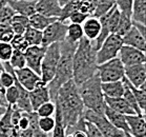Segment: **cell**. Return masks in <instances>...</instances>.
<instances>
[{
  "label": "cell",
  "instance_id": "cell-24",
  "mask_svg": "<svg viewBox=\"0 0 146 137\" xmlns=\"http://www.w3.org/2000/svg\"><path fill=\"white\" fill-rule=\"evenodd\" d=\"M57 19L58 18L46 17L39 13H35L31 17H29V22H30V27H34L36 30L43 31L45 27H48L50 23H53L54 21H56Z\"/></svg>",
  "mask_w": 146,
  "mask_h": 137
},
{
  "label": "cell",
  "instance_id": "cell-28",
  "mask_svg": "<svg viewBox=\"0 0 146 137\" xmlns=\"http://www.w3.org/2000/svg\"><path fill=\"white\" fill-rule=\"evenodd\" d=\"M23 37L27 42L29 47L32 45H41L42 42V31L36 30L32 27H29L24 31Z\"/></svg>",
  "mask_w": 146,
  "mask_h": 137
},
{
  "label": "cell",
  "instance_id": "cell-15",
  "mask_svg": "<svg viewBox=\"0 0 146 137\" xmlns=\"http://www.w3.org/2000/svg\"><path fill=\"white\" fill-rule=\"evenodd\" d=\"M128 133L133 137H145V115H125Z\"/></svg>",
  "mask_w": 146,
  "mask_h": 137
},
{
  "label": "cell",
  "instance_id": "cell-26",
  "mask_svg": "<svg viewBox=\"0 0 146 137\" xmlns=\"http://www.w3.org/2000/svg\"><path fill=\"white\" fill-rule=\"evenodd\" d=\"M10 25L15 35H23L24 31L30 27L29 17L15 14L10 21Z\"/></svg>",
  "mask_w": 146,
  "mask_h": 137
},
{
  "label": "cell",
  "instance_id": "cell-43",
  "mask_svg": "<svg viewBox=\"0 0 146 137\" xmlns=\"http://www.w3.org/2000/svg\"><path fill=\"white\" fill-rule=\"evenodd\" d=\"M10 43L14 50L21 51V52H24L29 47V44L24 39L23 35H14L13 39L11 40Z\"/></svg>",
  "mask_w": 146,
  "mask_h": 137
},
{
  "label": "cell",
  "instance_id": "cell-36",
  "mask_svg": "<svg viewBox=\"0 0 146 137\" xmlns=\"http://www.w3.org/2000/svg\"><path fill=\"white\" fill-rule=\"evenodd\" d=\"M55 111H56L55 102L52 100H48L37 108L35 113L37 114L38 117H47V116H54L55 115Z\"/></svg>",
  "mask_w": 146,
  "mask_h": 137
},
{
  "label": "cell",
  "instance_id": "cell-1",
  "mask_svg": "<svg viewBox=\"0 0 146 137\" xmlns=\"http://www.w3.org/2000/svg\"><path fill=\"white\" fill-rule=\"evenodd\" d=\"M55 104L59 110L65 128L76 124L81 118H83L85 108L80 97L78 86L74 82L73 79L60 87Z\"/></svg>",
  "mask_w": 146,
  "mask_h": 137
},
{
  "label": "cell",
  "instance_id": "cell-16",
  "mask_svg": "<svg viewBox=\"0 0 146 137\" xmlns=\"http://www.w3.org/2000/svg\"><path fill=\"white\" fill-rule=\"evenodd\" d=\"M36 13L46 17L59 18L61 14V5L59 4L58 0H37Z\"/></svg>",
  "mask_w": 146,
  "mask_h": 137
},
{
  "label": "cell",
  "instance_id": "cell-41",
  "mask_svg": "<svg viewBox=\"0 0 146 137\" xmlns=\"http://www.w3.org/2000/svg\"><path fill=\"white\" fill-rule=\"evenodd\" d=\"M15 14L16 13L9 4L0 5V23H10L11 19Z\"/></svg>",
  "mask_w": 146,
  "mask_h": 137
},
{
  "label": "cell",
  "instance_id": "cell-20",
  "mask_svg": "<svg viewBox=\"0 0 146 137\" xmlns=\"http://www.w3.org/2000/svg\"><path fill=\"white\" fill-rule=\"evenodd\" d=\"M105 104L107 107L110 108L111 110L119 112L123 115H133L136 114L135 111L130 108V106L127 104V101L123 97H117V98H110V97L104 96Z\"/></svg>",
  "mask_w": 146,
  "mask_h": 137
},
{
  "label": "cell",
  "instance_id": "cell-31",
  "mask_svg": "<svg viewBox=\"0 0 146 137\" xmlns=\"http://www.w3.org/2000/svg\"><path fill=\"white\" fill-rule=\"evenodd\" d=\"M116 5V0H97L93 16L100 18L110 12Z\"/></svg>",
  "mask_w": 146,
  "mask_h": 137
},
{
  "label": "cell",
  "instance_id": "cell-3",
  "mask_svg": "<svg viewBox=\"0 0 146 137\" xmlns=\"http://www.w3.org/2000/svg\"><path fill=\"white\" fill-rule=\"evenodd\" d=\"M78 42H70L66 38L60 42V59L57 65L55 76L46 84L50 92V100H56L60 87L73 79V57Z\"/></svg>",
  "mask_w": 146,
  "mask_h": 137
},
{
  "label": "cell",
  "instance_id": "cell-14",
  "mask_svg": "<svg viewBox=\"0 0 146 137\" xmlns=\"http://www.w3.org/2000/svg\"><path fill=\"white\" fill-rule=\"evenodd\" d=\"M14 74H15L17 81L27 91L33 90L37 86V84L41 80L40 75L36 74L27 67H24L19 70H14Z\"/></svg>",
  "mask_w": 146,
  "mask_h": 137
},
{
  "label": "cell",
  "instance_id": "cell-48",
  "mask_svg": "<svg viewBox=\"0 0 146 137\" xmlns=\"http://www.w3.org/2000/svg\"><path fill=\"white\" fill-rule=\"evenodd\" d=\"M7 107H2V106H0V118H1V116H2V115L5 113V111H7Z\"/></svg>",
  "mask_w": 146,
  "mask_h": 137
},
{
  "label": "cell",
  "instance_id": "cell-17",
  "mask_svg": "<svg viewBox=\"0 0 146 137\" xmlns=\"http://www.w3.org/2000/svg\"><path fill=\"white\" fill-rule=\"evenodd\" d=\"M122 41L124 45H129L135 49L145 52L146 49V37L143 36L136 27H131L130 30L122 37Z\"/></svg>",
  "mask_w": 146,
  "mask_h": 137
},
{
  "label": "cell",
  "instance_id": "cell-29",
  "mask_svg": "<svg viewBox=\"0 0 146 137\" xmlns=\"http://www.w3.org/2000/svg\"><path fill=\"white\" fill-rule=\"evenodd\" d=\"M84 37L83 34L82 24L78 23H67V30H66V38L67 40L70 42H79L81 39Z\"/></svg>",
  "mask_w": 146,
  "mask_h": 137
},
{
  "label": "cell",
  "instance_id": "cell-42",
  "mask_svg": "<svg viewBox=\"0 0 146 137\" xmlns=\"http://www.w3.org/2000/svg\"><path fill=\"white\" fill-rule=\"evenodd\" d=\"M13 47L10 42H2L0 41V60L2 62H7L10 60L11 56L13 54Z\"/></svg>",
  "mask_w": 146,
  "mask_h": 137
},
{
  "label": "cell",
  "instance_id": "cell-51",
  "mask_svg": "<svg viewBox=\"0 0 146 137\" xmlns=\"http://www.w3.org/2000/svg\"><path fill=\"white\" fill-rule=\"evenodd\" d=\"M4 71V67H3V62L0 60V72H3Z\"/></svg>",
  "mask_w": 146,
  "mask_h": 137
},
{
  "label": "cell",
  "instance_id": "cell-6",
  "mask_svg": "<svg viewBox=\"0 0 146 137\" xmlns=\"http://www.w3.org/2000/svg\"><path fill=\"white\" fill-rule=\"evenodd\" d=\"M83 117L86 121L93 124L104 137H122L124 133L123 131L117 129L115 126L110 124L106 116L102 113H97L92 110H85Z\"/></svg>",
  "mask_w": 146,
  "mask_h": 137
},
{
  "label": "cell",
  "instance_id": "cell-52",
  "mask_svg": "<svg viewBox=\"0 0 146 137\" xmlns=\"http://www.w3.org/2000/svg\"><path fill=\"white\" fill-rule=\"evenodd\" d=\"M122 137H133V136H131L129 133H123Z\"/></svg>",
  "mask_w": 146,
  "mask_h": 137
},
{
  "label": "cell",
  "instance_id": "cell-34",
  "mask_svg": "<svg viewBox=\"0 0 146 137\" xmlns=\"http://www.w3.org/2000/svg\"><path fill=\"white\" fill-rule=\"evenodd\" d=\"M9 63L12 67L13 70H19L22 67H27V62H25V57H24V52L21 51L14 50L13 54L11 56Z\"/></svg>",
  "mask_w": 146,
  "mask_h": 137
},
{
  "label": "cell",
  "instance_id": "cell-46",
  "mask_svg": "<svg viewBox=\"0 0 146 137\" xmlns=\"http://www.w3.org/2000/svg\"><path fill=\"white\" fill-rule=\"evenodd\" d=\"M0 106H2V107H9L7 101L5 99V89L3 87H0Z\"/></svg>",
  "mask_w": 146,
  "mask_h": 137
},
{
  "label": "cell",
  "instance_id": "cell-10",
  "mask_svg": "<svg viewBox=\"0 0 146 137\" xmlns=\"http://www.w3.org/2000/svg\"><path fill=\"white\" fill-rule=\"evenodd\" d=\"M118 57L124 67H129L138 63H145V52L123 44L119 51Z\"/></svg>",
  "mask_w": 146,
  "mask_h": 137
},
{
  "label": "cell",
  "instance_id": "cell-9",
  "mask_svg": "<svg viewBox=\"0 0 146 137\" xmlns=\"http://www.w3.org/2000/svg\"><path fill=\"white\" fill-rule=\"evenodd\" d=\"M66 30L67 23L62 22L57 19L50 23L48 27H46L42 31V42L41 45L44 47H48L50 44L55 43V42H61L65 39L66 37Z\"/></svg>",
  "mask_w": 146,
  "mask_h": 137
},
{
  "label": "cell",
  "instance_id": "cell-39",
  "mask_svg": "<svg viewBox=\"0 0 146 137\" xmlns=\"http://www.w3.org/2000/svg\"><path fill=\"white\" fill-rule=\"evenodd\" d=\"M116 7L121 14L131 18L133 0H116Z\"/></svg>",
  "mask_w": 146,
  "mask_h": 137
},
{
  "label": "cell",
  "instance_id": "cell-4",
  "mask_svg": "<svg viewBox=\"0 0 146 137\" xmlns=\"http://www.w3.org/2000/svg\"><path fill=\"white\" fill-rule=\"evenodd\" d=\"M78 91L85 110H92L97 113L104 114L106 104L104 100V94L101 89V80L98 74H95L90 79L79 84Z\"/></svg>",
  "mask_w": 146,
  "mask_h": 137
},
{
  "label": "cell",
  "instance_id": "cell-37",
  "mask_svg": "<svg viewBox=\"0 0 146 137\" xmlns=\"http://www.w3.org/2000/svg\"><path fill=\"white\" fill-rule=\"evenodd\" d=\"M54 116H55V128H54L53 132H52L53 133V136L52 137H65V127H64L63 124V121H62L59 110L57 108Z\"/></svg>",
  "mask_w": 146,
  "mask_h": 137
},
{
  "label": "cell",
  "instance_id": "cell-50",
  "mask_svg": "<svg viewBox=\"0 0 146 137\" xmlns=\"http://www.w3.org/2000/svg\"><path fill=\"white\" fill-rule=\"evenodd\" d=\"M10 0H0V5H4V4L9 3Z\"/></svg>",
  "mask_w": 146,
  "mask_h": 137
},
{
  "label": "cell",
  "instance_id": "cell-11",
  "mask_svg": "<svg viewBox=\"0 0 146 137\" xmlns=\"http://www.w3.org/2000/svg\"><path fill=\"white\" fill-rule=\"evenodd\" d=\"M44 53H45V47L42 45H32L24 51L27 67L38 75H40L41 62H42Z\"/></svg>",
  "mask_w": 146,
  "mask_h": 137
},
{
  "label": "cell",
  "instance_id": "cell-40",
  "mask_svg": "<svg viewBox=\"0 0 146 137\" xmlns=\"http://www.w3.org/2000/svg\"><path fill=\"white\" fill-rule=\"evenodd\" d=\"M14 32L10 23H0V41L11 42L14 37Z\"/></svg>",
  "mask_w": 146,
  "mask_h": 137
},
{
  "label": "cell",
  "instance_id": "cell-25",
  "mask_svg": "<svg viewBox=\"0 0 146 137\" xmlns=\"http://www.w3.org/2000/svg\"><path fill=\"white\" fill-rule=\"evenodd\" d=\"M131 19L136 22L145 24L146 21V0H133Z\"/></svg>",
  "mask_w": 146,
  "mask_h": 137
},
{
  "label": "cell",
  "instance_id": "cell-22",
  "mask_svg": "<svg viewBox=\"0 0 146 137\" xmlns=\"http://www.w3.org/2000/svg\"><path fill=\"white\" fill-rule=\"evenodd\" d=\"M101 89L105 97H110V98L122 97L124 92L123 79L113 82H101Z\"/></svg>",
  "mask_w": 146,
  "mask_h": 137
},
{
  "label": "cell",
  "instance_id": "cell-19",
  "mask_svg": "<svg viewBox=\"0 0 146 137\" xmlns=\"http://www.w3.org/2000/svg\"><path fill=\"white\" fill-rule=\"evenodd\" d=\"M82 29L84 37L88 40L94 41L101 32V22L99 18L95 16L87 17L82 23Z\"/></svg>",
  "mask_w": 146,
  "mask_h": 137
},
{
  "label": "cell",
  "instance_id": "cell-13",
  "mask_svg": "<svg viewBox=\"0 0 146 137\" xmlns=\"http://www.w3.org/2000/svg\"><path fill=\"white\" fill-rule=\"evenodd\" d=\"M29 98H30L31 106H32L34 112L37 110V108L39 106L50 100V92H48V88H47L46 84L40 80L33 90L29 91Z\"/></svg>",
  "mask_w": 146,
  "mask_h": 137
},
{
  "label": "cell",
  "instance_id": "cell-30",
  "mask_svg": "<svg viewBox=\"0 0 146 137\" xmlns=\"http://www.w3.org/2000/svg\"><path fill=\"white\" fill-rule=\"evenodd\" d=\"M65 137H87L84 117L81 118L76 124L65 128Z\"/></svg>",
  "mask_w": 146,
  "mask_h": 137
},
{
  "label": "cell",
  "instance_id": "cell-35",
  "mask_svg": "<svg viewBox=\"0 0 146 137\" xmlns=\"http://www.w3.org/2000/svg\"><path fill=\"white\" fill-rule=\"evenodd\" d=\"M38 128L44 134H50L55 128V116L38 117Z\"/></svg>",
  "mask_w": 146,
  "mask_h": 137
},
{
  "label": "cell",
  "instance_id": "cell-21",
  "mask_svg": "<svg viewBox=\"0 0 146 137\" xmlns=\"http://www.w3.org/2000/svg\"><path fill=\"white\" fill-rule=\"evenodd\" d=\"M104 115L106 116V118L110 120V124L115 126L117 129L123 131L124 133H128V126H127L125 115L111 110L107 106L105 107V110H104Z\"/></svg>",
  "mask_w": 146,
  "mask_h": 137
},
{
  "label": "cell",
  "instance_id": "cell-27",
  "mask_svg": "<svg viewBox=\"0 0 146 137\" xmlns=\"http://www.w3.org/2000/svg\"><path fill=\"white\" fill-rule=\"evenodd\" d=\"M124 79L126 81L127 86L129 87V89L133 92V96L136 98L137 102H138V106H139L140 110L142 111L143 113H145V108H146V89H145V84H143L141 87L136 88L133 87V84H130L129 81L127 80L126 78L124 77Z\"/></svg>",
  "mask_w": 146,
  "mask_h": 137
},
{
  "label": "cell",
  "instance_id": "cell-8",
  "mask_svg": "<svg viewBox=\"0 0 146 137\" xmlns=\"http://www.w3.org/2000/svg\"><path fill=\"white\" fill-rule=\"evenodd\" d=\"M123 45L122 37L116 34H110L103 41L101 47L97 50V62L101 64L105 61L118 57L119 51Z\"/></svg>",
  "mask_w": 146,
  "mask_h": 137
},
{
  "label": "cell",
  "instance_id": "cell-5",
  "mask_svg": "<svg viewBox=\"0 0 146 137\" xmlns=\"http://www.w3.org/2000/svg\"><path fill=\"white\" fill-rule=\"evenodd\" d=\"M60 59V43L50 44L45 47V53L41 62V70H40V78L44 84H48L55 76L57 65Z\"/></svg>",
  "mask_w": 146,
  "mask_h": 137
},
{
  "label": "cell",
  "instance_id": "cell-2",
  "mask_svg": "<svg viewBox=\"0 0 146 137\" xmlns=\"http://www.w3.org/2000/svg\"><path fill=\"white\" fill-rule=\"evenodd\" d=\"M97 51L93 41L83 37L78 42L73 57V80L79 86L97 74Z\"/></svg>",
  "mask_w": 146,
  "mask_h": 137
},
{
  "label": "cell",
  "instance_id": "cell-44",
  "mask_svg": "<svg viewBox=\"0 0 146 137\" xmlns=\"http://www.w3.org/2000/svg\"><path fill=\"white\" fill-rule=\"evenodd\" d=\"M87 17H90L87 14H84V13H82V12H80V11L76 10L70 14V17H68V19H67V21H70V23L82 24Z\"/></svg>",
  "mask_w": 146,
  "mask_h": 137
},
{
  "label": "cell",
  "instance_id": "cell-38",
  "mask_svg": "<svg viewBox=\"0 0 146 137\" xmlns=\"http://www.w3.org/2000/svg\"><path fill=\"white\" fill-rule=\"evenodd\" d=\"M19 98V92H18V88L14 82L13 86L7 88L5 89V99L7 101V104L10 107H15Z\"/></svg>",
  "mask_w": 146,
  "mask_h": 137
},
{
  "label": "cell",
  "instance_id": "cell-23",
  "mask_svg": "<svg viewBox=\"0 0 146 137\" xmlns=\"http://www.w3.org/2000/svg\"><path fill=\"white\" fill-rule=\"evenodd\" d=\"M12 112L13 108H7L5 113L0 118V137H11L13 133V124H12Z\"/></svg>",
  "mask_w": 146,
  "mask_h": 137
},
{
  "label": "cell",
  "instance_id": "cell-47",
  "mask_svg": "<svg viewBox=\"0 0 146 137\" xmlns=\"http://www.w3.org/2000/svg\"><path fill=\"white\" fill-rule=\"evenodd\" d=\"M70 1H74V0H58V2H59V4L61 5V7H63L64 4L68 3V2H70Z\"/></svg>",
  "mask_w": 146,
  "mask_h": 137
},
{
  "label": "cell",
  "instance_id": "cell-33",
  "mask_svg": "<svg viewBox=\"0 0 146 137\" xmlns=\"http://www.w3.org/2000/svg\"><path fill=\"white\" fill-rule=\"evenodd\" d=\"M131 27H133V19L129 18V17L125 16V15H123V14H121V15H120L119 22L117 24V27L113 34H116L118 36L123 37L130 30Z\"/></svg>",
  "mask_w": 146,
  "mask_h": 137
},
{
  "label": "cell",
  "instance_id": "cell-45",
  "mask_svg": "<svg viewBox=\"0 0 146 137\" xmlns=\"http://www.w3.org/2000/svg\"><path fill=\"white\" fill-rule=\"evenodd\" d=\"M85 132H86L87 137H104L102 133L93 124L86 120H85Z\"/></svg>",
  "mask_w": 146,
  "mask_h": 137
},
{
  "label": "cell",
  "instance_id": "cell-49",
  "mask_svg": "<svg viewBox=\"0 0 146 137\" xmlns=\"http://www.w3.org/2000/svg\"><path fill=\"white\" fill-rule=\"evenodd\" d=\"M80 1H83V2H87V3H90L96 7V2L97 0H80Z\"/></svg>",
  "mask_w": 146,
  "mask_h": 137
},
{
  "label": "cell",
  "instance_id": "cell-18",
  "mask_svg": "<svg viewBox=\"0 0 146 137\" xmlns=\"http://www.w3.org/2000/svg\"><path fill=\"white\" fill-rule=\"evenodd\" d=\"M36 1L37 0H10L7 4L16 14L31 17L36 13Z\"/></svg>",
  "mask_w": 146,
  "mask_h": 137
},
{
  "label": "cell",
  "instance_id": "cell-32",
  "mask_svg": "<svg viewBox=\"0 0 146 137\" xmlns=\"http://www.w3.org/2000/svg\"><path fill=\"white\" fill-rule=\"evenodd\" d=\"M123 84H124V92H123L122 97L127 101V104H129L130 108L135 111V113H136L137 115H145V113H143L142 111L140 110L136 98H135V96H133V92H131V90L129 89V87L127 86L126 81H125V79H124V77H123Z\"/></svg>",
  "mask_w": 146,
  "mask_h": 137
},
{
  "label": "cell",
  "instance_id": "cell-12",
  "mask_svg": "<svg viewBox=\"0 0 146 137\" xmlns=\"http://www.w3.org/2000/svg\"><path fill=\"white\" fill-rule=\"evenodd\" d=\"M124 77L136 88H139L143 84H145V63H138L133 64V65H129V67H124Z\"/></svg>",
  "mask_w": 146,
  "mask_h": 137
},
{
  "label": "cell",
  "instance_id": "cell-7",
  "mask_svg": "<svg viewBox=\"0 0 146 137\" xmlns=\"http://www.w3.org/2000/svg\"><path fill=\"white\" fill-rule=\"evenodd\" d=\"M97 74L99 75L101 82L122 80L124 77V65L119 59V57H116L113 59L98 64Z\"/></svg>",
  "mask_w": 146,
  "mask_h": 137
}]
</instances>
